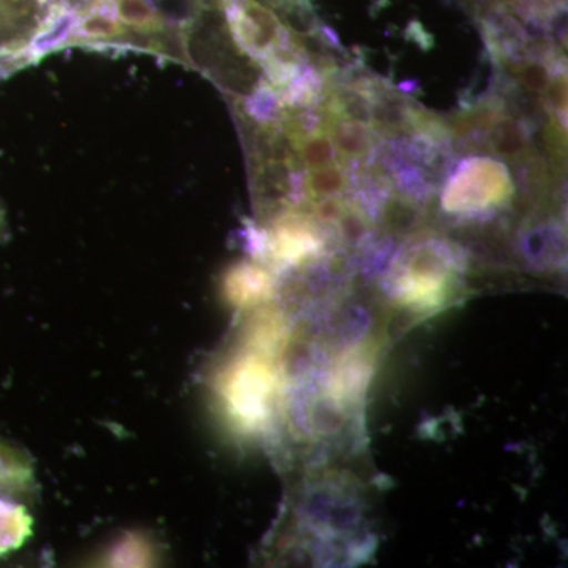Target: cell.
<instances>
[{
  "mask_svg": "<svg viewBox=\"0 0 568 568\" xmlns=\"http://www.w3.org/2000/svg\"><path fill=\"white\" fill-rule=\"evenodd\" d=\"M267 355L260 351L239 358L220 383V395L227 413L245 428L264 425L274 409L278 375Z\"/></svg>",
  "mask_w": 568,
  "mask_h": 568,
  "instance_id": "obj_1",
  "label": "cell"
},
{
  "mask_svg": "<svg viewBox=\"0 0 568 568\" xmlns=\"http://www.w3.org/2000/svg\"><path fill=\"white\" fill-rule=\"evenodd\" d=\"M511 193L514 183L506 164L489 156H474L448 179L443 207L450 213L484 212L507 203Z\"/></svg>",
  "mask_w": 568,
  "mask_h": 568,
  "instance_id": "obj_2",
  "label": "cell"
},
{
  "mask_svg": "<svg viewBox=\"0 0 568 568\" xmlns=\"http://www.w3.org/2000/svg\"><path fill=\"white\" fill-rule=\"evenodd\" d=\"M74 0H0V71L17 65L29 47L65 17Z\"/></svg>",
  "mask_w": 568,
  "mask_h": 568,
  "instance_id": "obj_3",
  "label": "cell"
},
{
  "mask_svg": "<svg viewBox=\"0 0 568 568\" xmlns=\"http://www.w3.org/2000/svg\"><path fill=\"white\" fill-rule=\"evenodd\" d=\"M454 282L448 261L435 250L424 248L409 257L396 276L395 297L414 312H433L446 304Z\"/></svg>",
  "mask_w": 568,
  "mask_h": 568,
  "instance_id": "obj_4",
  "label": "cell"
},
{
  "mask_svg": "<svg viewBox=\"0 0 568 568\" xmlns=\"http://www.w3.org/2000/svg\"><path fill=\"white\" fill-rule=\"evenodd\" d=\"M39 489L36 462L20 444L0 436V496L24 500Z\"/></svg>",
  "mask_w": 568,
  "mask_h": 568,
  "instance_id": "obj_5",
  "label": "cell"
},
{
  "mask_svg": "<svg viewBox=\"0 0 568 568\" xmlns=\"http://www.w3.org/2000/svg\"><path fill=\"white\" fill-rule=\"evenodd\" d=\"M272 250L276 260L297 265L313 260L323 250V239L312 224L301 219L287 220L276 230Z\"/></svg>",
  "mask_w": 568,
  "mask_h": 568,
  "instance_id": "obj_6",
  "label": "cell"
},
{
  "mask_svg": "<svg viewBox=\"0 0 568 568\" xmlns=\"http://www.w3.org/2000/svg\"><path fill=\"white\" fill-rule=\"evenodd\" d=\"M373 375V355L361 347L347 353L335 366L331 381L332 398L339 403H355L364 395Z\"/></svg>",
  "mask_w": 568,
  "mask_h": 568,
  "instance_id": "obj_7",
  "label": "cell"
},
{
  "mask_svg": "<svg viewBox=\"0 0 568 568\" xmlns=\"http://www.w3.org/2000/svg\"><path fill=\"white\" fill-rule=\"evenodd\" d=\"M33 536V517L22 500L0 496V559L18 551Z\"/></svg>",
  "mask_w": 568,
  "mask_h": 568,
  "instance_id": "obj_8",
  "label": "cell"
},
{
  "mask_svg": "<svg viewBox=\"0 0 568 568\" xmlns=\"http://www.w3.org/2000/svg\"><path fill=\"white\" fill-rule=\"evenodd\" d=\"M274 280L254 265H241L226 280V294L237 306L260 304L271 297Z\"/></svg>",
  "mask_w": 568,
  "mask_h": 568,
  "instance_id": "obj_9",
  "label": "cell"
},
{
  "mask_svg": "<svg viewBox=\"0 0 568 568\" xmlns=\"http://www.w3.org/2000/svg\"><path fill=\"white\" fill-rule=\"evenodd\" d=\"M155 547L142 536H129L110 549L106 566L148 567L155 562Z\"/></svg>",
  "mask_w": 568,
  "mask_h": 568,
  "instance_id": "obj_10",
  "label": "cell"
},
{
  "mask_svg": "<svg viewBox=\"0 0 568 568\" xmlns=\"http://www.w3.org/2000/svg\"><path fill=\"white\" fill-rule=\"evenodd\" d=\"M335 149L345 153L346 156H362L372 148V136L362 123H339L334 130Z\"/></svg>",
  "mask_w": 568,
  "mask_h": 568,
  "instance_id": "obj_11",
  "label": "cell"
},
{
  "mask_svg": "<svg viewBox=\"0 0 568 568\" xmlns=\"http://www.w3.org/2000/svg\"><path fill=\"white\" fill-rule=\"evenodd\" d=\"M347 178L342 168L334 163L315 168L306 179V189L315 197H331L345 190Z\"/></svg>",
  "mask_w": 568,
  "mask_h": 568,
  "instance_id": "obj_12",
  "label": "cell"
},
{
  "mask_svg": "<svg viewBox=\"0 0 568 568\" xmlns=\"http://www.w3.org/2000/svg\"><path fill=\"white\" fill-rule=\"evenodd\" d=\"M335 155L336 149L334 141L325 136V134L310 138V140L305 142L304 151H302L305 163L308 164L312 170L334 163Z\"/></svg>",
  "mask_w": 568,
  "mask_h": 568,
  "instance_id": "obj_13",
  "label": "cell"
},
{
  "mask_svg": "<svg viewBox=\"0 0 568 568\" xmlns=\"http://www.w3.org/2000/svg\"><path fill=\"white\" fill-rule=\"evenodd\" d=\"M521 80L528 88L534 89V91H540V89L547 85L548 73L547 70L538 65V63H529V65L525 67L521 71Z\"/></svg>",
  "mask_w": 568,
  "mask_h": 568,
  "instance_id": "obj_14",
  "label": "cell"
},
{
  "mask_svg": "<svg viewBox=\"0 0 568 568\" xmlns=\"http://www.w3.org/2000/svg\"><path fill=\"white\" fill-rule=\"evenodd\" d=\"M9 237V222H7L6 211L0 204V244Z\"/></svg>",
  "mask_w": 568,
  "mask_h": 568,
  "instance_id": "obj_15",
  "label": "cell"
}]
</instances>
